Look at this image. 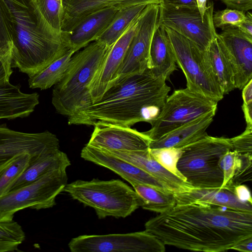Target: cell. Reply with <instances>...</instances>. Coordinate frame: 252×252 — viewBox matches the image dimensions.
<instances>
[{"label":"cell","mask_w":252,"mask_h":252,"mask_svg":"<svg viewBox=\"0 0 252 252\" xmlns=\"http://www.w3.org/2000/svg\"><path fill=\"white\" fill-rule=\"evenodd\" d=\"M145 228L165 245L225 252L252 237V212L201 202L176 204L147 221Z\"/></svg>","instance_id":"obj_1"},{"label":"cell","mask_w":252,"mask_h":252,"mask_svg":"<svg viewBox=\"0 0 252 252\" xmlns=\"http://www.w3.org/2000/svg\"><path fill=\"white\" fill-rule=\"evenodd\" d=\"M170 87L149 69L110 82L102 96L69 125L94 126L102 121L131 127L145 122L152 125L158 118Z\"/></svg>","instance_id":"obj_2"},{"label":"cell","mask_w":252,"mask_h":252,"mask_svg":"<svg viewBox=\"0 0 252 252\" xmlns=\"http://www.w3.org/2000/svg\"><path fill=\"white\" fill-rule=\"evenodd\" d=\"M12 43V66L29 77L70 50L62 33L45 20L32 0H3Z\"/></svg>","instance_id":"obj_3"},{"label":"cell","mask_w":252,"mask_h":252,"mask_svg":"<svg viewBox=\"0 0 252 252\" xmlns=\"http://www.w3.org/2000/svg\"><path fill=\"white\" fill-rule=\"evenodd\" d=\"M109 48L94 41L73 54L53 90L52 103L57 113L70 119L93 103L89 86Z\"/></svg>","instance_id":"obj_4"},{"label":"cell","mask_w":252,"mask_h":252,"mask_svg":"<svg viewBox=\"0 0 252 252\" xmlns=\"http://www.w3.org/2000/svg\"><path fill=\"white\" fill-rule=\"evenodd\" d=\"M63 192L93 208L100 219L107 217L125 218L140 207L134 189L119 179L77 180L67 184Z\"/></svg>","instance_id":"obj_5"},{"label":"cell","mask_w":252,"mask_h":252,"mask_svg":"<svg viewBox=\"0 0 252 252\" xmlns=\"http://www.w3.org/2000/svg\"><path fill=\"white\" fill-rule=\"evenodd\" d=\"M231 150L229 138L206 134L182 147L177 168L193 188H219L223 181L219 161Z\"/></svg>","instance_id":"obj_6"},{"label":"cell","mask_w":252,"mask_h":252,"mask_svg":"<svg viewBox=\"0 0 252 252\" xmlns=\"http://www.w3.org/2000/svg\"><path fill=\"white\" fill-rule=\"evenodd\" d=\"M164 29L170 41L176 63L185 76L187 88L213 101L218 102L221 100L224 95L205 51L175 31L167 27Z\"/></svg>","instance_id":"obj_7"},{"label":"cell","mask_w":252,"mask_h":252,"mask_svg":"<svg viewBox=\"0 0 252 252\" xmlns=\"http://www.w3.org/2000/svg\"><path fill=\"white\" fill-rule=\"evenodd\" d=\"M67 184L65 169L51 171L32 183L0 196V220H12L19 211L48 209Z\"/></svg>","instance_id":"obj_8"},{"label":"cell","mask_w":252,"mask_h":252,"mask_svg":"<svg viewBox=\"0 0 252 252\" xmlns=\"http://www.w3.org/2000/svg\"><path fill=\"white\" fill-rule=\"evenodd\" d=\"M217 106V102L196 94L187 88L175 90L167 97L151 128L144 133L151 141L157 140L194 119L216 112Z\"/></svg>","instance_id":"obj_9"},{"label":"cell","mask_w":252,"mask_h":252,"mask_svg":"<svg viewBox=\"0 0 252 252\" xmlns=\"http://www.w3.org/2000/svg\"><path fill=\"white\" fill-rule=\"evenodd\" d=\"M213 2L207 5L202 18L198 7L159 4V25L182 35L205 51L217 33L213 20Z\"/></svg>","instance_id":"obj_10"},{"label":"cell","mask_w":252,"mask_h":252,"mask_svg":"<svg viewBox=\"0 0 252 252\" xmlns=\"http://www.w3.org/2000/svg\"><path fill=\"white\" fill-rule=\"evenodd\" d=\"M72 252H163L165 245L146 230L123 234L83 235L68 244Z\"/></svg>","instance_id":"obj_11"},{"label":"cell","mask_w":252,"mask_h":252,"mask_svg":"<svg viewBox=\"0 0 252 252\" xmlns=\"http://www.w3.org/2000/svg\"><path fill=\"white\" fill-rule=\"evenodd\" d=\"M159 4H148L144 9L126 56L110 82L148 69L150 46L154 33L159 25Z\"/></svg>","instance_id":"obj_12"},{"label":"cell","mask_w":252,"mask_h":252,"mask_svg":"<svg viewBox=\"0 0 252 252\" xmlns=\"http://www.w3.org/2000/svg\"><path fill=\"white\" fill-rule=\"evenodd\" d=\"M59 148L58 138L49 131L29 133L0 125V169L21 153L28 152L40 158Z\"/></svg>","instance_id":"obj_13"},{"label":"cell","mask_w":252,"mask_h":252,"mask_svg":"<svg viewBox=\"0 0 252 252\" xmlns=\"http://www.w3.org/2000/svg\"><path fill=\"white\" fill-rule=\"evenodd\" d=\"M217 36L232 65L235 89L242 90L252 79V36L235 27L222 30Z\"/></svg>","instance_id":"obj_14"},{"label":"cell","mask_w":252,"mask_h":252,"mask_svg":"<svg viewBox=\"0 0 252 252\" xmlns=\"http://www.w3.org/2000/svg\"><path fill=\"white\" fill-rule=\"evenodd\" d=\"M94 126L88 145L107 150L133 151L149 149L151 140L144 132L102 121L96 122Z\"/></svg>","instance_id":"obj_15"},{"label":"cell","mask_w":252,"mask_h":252,"mask_svg":"<svg viewBox=\"0 0 252 252\" xmlns=\"http://www.w3.org/2000/svg\"><path fill=\"white\" fill-rule=\"evenodd\" d=\"M81 157L87 161L113 171L131 185H145L164 192L171 193L169 189L157 178L138 167L103 150L86 144L81 150Z\"/></svg>","instance_id":"obj_16"},{"label":"cell","mask_w":252,"mask_h":252,"mask_svg":"<svg viewBox=\"0 0 252 252\" xmlns=\"http://www.w3.org/2000/svg\"><path fill=\"white\" fill-rule=\"evenodd\" d=\"M141 14L130 24L123 35L110 47L96 71L89 86L93 103L100 98L108 84L114 78L136 32Z\"/></svg>","instance_id":"obj_17"},{"label":"cell","mask_w":252,"mask_h":252,"mask_svg":"<svg viewBox=\"0 0 252 252\" xmlns=\"http://www.w3.org/2000/svg\"><path fill=\"white\" fill-rule=\"evenodd\" d=\"M102 150L138 167L157 178L173 194L189 191L193 189L189 183L169 172L156 161L149 149L133 151Z\"/></svg>","instance_id":"obj_18"},{"label":"cell","mask_w":252,"mask_h":252,"mask_svg":"<svg viewBox=\"0 0 252 252\" xmlns=\"http://www.w3.org/2000/svg\"><path fill=\"white\" fill-rule=\"evenodd\" d=\"M118 10L113 8L101 9L84 18L69 31L62 32L69 48L75 53L95 41Z\"/></svg>","instance_id":"obj_19"},{"label":"cell","mask_w":252,"mask_h":252,"mask_svg":"<svg viewBox=\"0 0 252 252\" xmlns=\"http://www.w3.org/2000/svg\"><path fill=\"white\" fill-rule=\"evenodd\" d=\"M160 0H63L62 32L69 31L84 18L105 8L121 9L137 4H160Z\"/></svg>","instance_id":"obj_20"},{"label":"cell","mask_w":252,"mask_h":252,"mask_svg":"<svg viewBox=\"0 0 252 252\" xmlns=\"http://www.w3.org/2000/svg\"><path fill=\"white\" fill-rule=\"evenodd\" d=\"M148 69L155 77L168 80L177 69V63L172 45L164 29L158 25L151 42Z\"/></svg>","instance_id":"obj_21"},{"label":"cell","mask_w":252,"mask_h":252,"mask_svg":"<svg viewBox=\"0 0 252 252\" xmlns=\"http://www.w3.org/2000/svg\"><path fill=\"white\" fill-rule=\"evenodd\" d=\"M176 204L201 202L235 210L252 212V204L239 200L233 190L224 188L195 189L174 194Z\"/></svg>","instance_id":"obj_22"},{"label":"cell","mask_w":252,"mask_h":252,"mask_svg":"<svg viewBox=\"0 0 252 252\" xmlns=\"http://www.w3.org/2000/svg\"><path fill=\"white\" fill-rule=\"evenodd\" d=\"M37 93L22 92L18 86L10 82L0 87V120L29 116L39 103Z\"/></svg>","instance_id":"obj_23"},{"label":"cell","mask_w":252,"mask_h":252,"mask_svg":"<svg viewBox=\"0 0 252 252\" xmlns=\"http://www.w3.org/2000/svg\"><path fill=\"white\" fill-rule=\"evenodd\" d=\"M216 112H211L169 132L160 138L151 141L149 149L182 148L203 137L213 121Z\"/></svg>","instance_id":"obj_24"},{"label":"cell","mask_w":252,"mask_h":252,"mask_svg":"<svg viewBox=\"0 0 252 252\" xmlns=\"http://www.w3.org/2000/svg\"><path fill=\"white\" fill-rule=\"evenodd\" d=\"M219 166L223 173L220 188L233 191L237 185L252 181V155L228 151L221 157Z\"/></svg>","instance_id":"obj_25"},{"label":"cell","mask_w":252,"mask_h":252,"mask_svg":"<svg viewBox=\"0 0 252 252\" xmlns=\"http://www.w3.org/2000/svg\"><path fill=\"white\" fill-rule=\"evenodd\" d=\"M217 34V33L205 53L224 95L235 89L234 73L231 63L219 43Z\"/></svg>","instance_id":"obj_26"},{"label":"cell","mask_w":252,"mask_h":252,"mask_svg":"<svg viewBox=\"0 0 252 252\" xmlns=\"http://www.w3.org/2000/svg\"><path fill=\"white\" fill-rule=\"evenodd\" d=\"M70 164L67 155L60 150L49 154L32 163L13 184L9 191L28 185L51 171L66 169Z\"/></svg>","instance_id":"obj_27"},{"label":"cell","mask_w":252,"mask_h":252,"mask_svg":"<svg viewBox=\"0 0 252 252\" xmlns=\"http://www.w3.org/2000/svg\"><path fill=\"white\" fill-rule=\"evenodd\" d=\"M148 5L137 4L119 10L108 27L95 41L111 47Z\"/></svg>","instance_id":"obj_28"},{"label":"cell","mask_w":252,"mask_h":252,"mask_svg":"<svg viewBox=\"0 0 252 252\" xmlns=\"http://www.w3.org/2000/svg\"><path fill=\"white\" fill-rule=\"evenodd\" d=\"M75 53L70 49L38 73L29 76L28 83L32 89L46 90L55 86L63 78Z\"/></svg>","instance_id":"obj_29"},{"label":"cell","mask_w":252,"mask_h":252,"mask_svg":"<svg viewBox=\"0 0 252 252\" xmlns=\"http://www.w3.org/2000/svg\"><path fill=\"white\" fill-rule=\"evenodd\" d=\"M131 185L139 197L140 207L145 210L160 214L176 205V199L171 193L164 192L143 184Z\"/></svg>","instance_id":"obj_30"},{"label":"cell","mask_w":252,"mask_h":252,"mask_svg":"<svg viewBox=\"0 0 252 252\" xmlns=\"http://www.w3.org/2000/svg\"><path fill=\"white\" fill-rule=\"evenodd\" d=\"M40 158L30 153L19 154L0 169V196L7 193L27 168Z\"/></svg>","instance_id":"obj_31"},{"label":"cell","mask_w":252,"mask_h":252,"mask_svg":"<svg viewBox=\"0 0 252 252\" xmlns=\"http://www.w3.org/2000/svg\"><path fill=\"white\" fill-rule=\"evenodd\" d=\"M25 233L17 222L0 220V252L19 251V246L24 241Z\"/></svg>","instance_id":"obj_32"},{"label":"cell","mask_w":252,"mask_h":252,"mask_svg":"<svg viewBox=\"0 0 252 252\" xmlns=\"http://www.w3.org/2000/svg\"><path fill=\"white\" fill-rule=\"evenodd\" d=\"M47 23L57 32L62 33L64 10L63 0H34Z\"/></svg>","instance_id":"obj_33"},{"label":"cell","mask_w":252,"mask_h":252,"mask_svg":"<svg viewBox=\"0 0 252 252\" xmlns=\"http://www.w3.org/2000/svg\"><path fill=\"white\" fill-rule=\"evenodd\" d=\"M149 150L152 157L160 165L178 178L187 182L177 168V163L183 151L182 148H161Z\"/></svg>","instance_id":"obj_34"},{"label":"cell","mask_w":252,"mask_h":252,"mask_svg":"<svg viewBox=\"0 0 252 252\" xmlns=\"http://www.w3.org/2000/svg\"><path fill=\"white\" fill-rule=\"evenodd\" d=\"M245 18V12L228 8L217 11L212 16L215 28H220L222 30L232 27L237 28Z\"/></svg>","instance_id":"obj_35"},{"label":"cell","mask_w":252,"mask_h":252,"mask_svg":"<svg viewBox=\"0 0 252 252\" xmlns=\"http://www.w3.org/2000/svg\"><path fill=\"white\" fill-rule=\"evenodd\" d=\"M11 49L6 6L0 0V57L11 60Z\"/></svg>","instance_id":"obj_36"},{"label":"cell","mask_w":252,"mask_h":252,"mask_svg":"<svg viewBox=\"0 0 252 252\" xmlns=\"http://www.w3.org/2000/svg\"><path fill=\"white\" fill-rule=\"evenodd\" d=\"M229 140L231 151L241 154L252 155V127L246 126L242 133Z\"/></svg>","instance_id":"obj_37"},{"label":"cell","mask_w":252,"mask_h":252,"mask_svg":"<svg viewBox=\"0 0 252 252\" xmlns=\"http://www.w3.org/2000/svg\"><path fill=\"white\" fill-rule=\"evenodd\" d=\"M222 2L228 8L244 12L252 9V0H217Z\"/></svg>","instance_id":"obj_38"},{"label":"cell","mask_w":252,"mask_h":252,"mask_svg":"<svg viewBox=\"0 0 252 252\" xmlns=\"http://www.w3.org/2000/svg\"><path fill=\"white\" fill-rule=\"evenodd\" d=\"M12 67L11 60L0 57V87L9 82Z\"/></svg>","instance_id":"obj_39"},{"label":"cell","mask_w":252,"mask_h":252,"mask_svg":"<svg viewBox=\"0 0 252 252\" xmlns=\"http://www.w3.org/2000/svg\"><path fill=\"white\" fill-rule=\"evenodd\" d=\"M233 192L237 198L241 201L252 204L251 193L246 186L242 184L237 185L234 187Z\"/></svg>","instance_id":"obj_40"},{"label":"cell","mask_w":252,"mask_h":252,"mask_svg":"<svg viewBox=\"0 0 252 252\" xmlns=\"http://www.w3.org/2000/svg\"><path fill=\"white\" fill-rule=\"evenodd\" d=\"M242 32L252 36V14L250 12L245 14V18L237 27Z\"/></svg>","instance_id":"obj_41"},{"label":"cell","mask_w":252,"mask_h":252,"mask_svg":"<svg viewBox=\"0 0 252 252\" xmlns=\"http://www.w3.org/2000/svg\"><path fill=\"white\" fill-rule=\"evenodd\" d=\"M161 4L175 6L197 7L195 0H160Z\"/></svg>","instance_id":"obj_42"},{"label":"cell","mask_w":252,"mask_h":252,"mask_svg":"<svg viewBox=\"0 0 252 252\" xmlns=\"http://www.w3.org/2000/svg\"><path fill=\"white\" fill-rule=\"evenodd\" d=\"M231 249L243 252H252V237L247 238L241 241L233 246Z\"/></svg>","instance_id":"obj_43"},{"label":"cell","mask_w":252,"mask_h":252,"mask_svg":"<svg viewBox=\"0 0 252 252\" xmlns=\"http://www.w3.org/2000/svg\"><path fill=\"white\" fill-rule=\"evenodd\" d=\"M247 126L252 127V102L244 103L242 106Z\"/></svg>","instance_id":"obj_44"},{"label":"cell","mask_w":252,"mask_h":252,"mask_svg":"<svg viewBox=\"0 0 252 252\" xmlns=\"http://www.w3.org/2000/svg\"><path fill=\"white\" fill-rule=\"evenodd\" d=\"M242 90L243 103L252 102V79L246 84Z\"/></svg>","instance_id":"obj_45"},{"label":"cell","mask_w":252,"mask_h":252,"mask_svg":"<svg viewBox=\"0 0 252 252\" xmlns=\"http://www.w3.org/2000/svg\"><path fill=\"white\" fill-rule=\"evenodd\" d=\"M198 9L202 18H204L206 14L207 8V0H195Z\"/></svg>","instance_id":"obj_46"},{"label":"cell","mask_w":252,"mask_h":252,"mask_svg":"<svg viewBox=\"0 0 252 252\" xmlns=\"http://www.w3.org/2000/svg\"></svg>","instance_id":"obj_47"}]
</instances>
